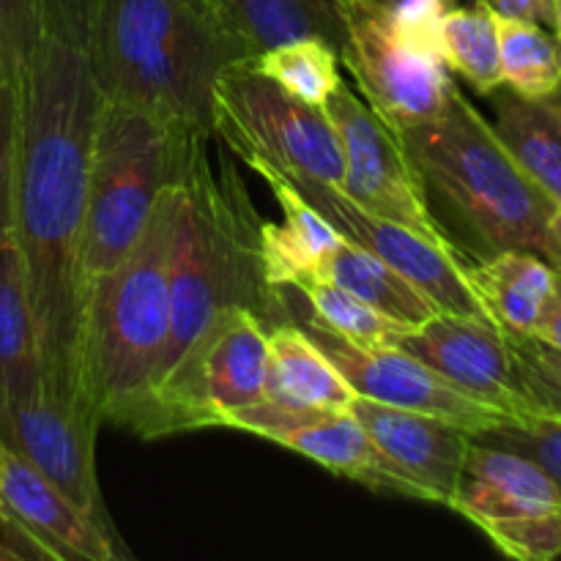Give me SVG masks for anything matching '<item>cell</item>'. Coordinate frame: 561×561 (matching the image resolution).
Returning <instances> with one entry per match:
<instances>
[{
  "label": "cell",
  "mask_w": 561,
  "mask_h": 561,
  "mask_svg": "<svg viewBox=\"0 0 561 561\" xmlns=\"http://www.w3.org/2000/svg\"><path fill=\"white\" fill-rule=\"evenodd\" d=\"M14 102L9 228L25 266L44 392L96 416L82 381V230L102 96L85 47L44 36Z\"/></svg>",
  "instance_id": "obj_1"
},
{
  "label": "cell",
  "mask_w": 561,
  "mask_h": 561,
  "mask_svg": "<svg viewBox=\"0 0 561 561\" xmlns=\"http://www.w3.org/2000/svg\"><path fill=\"white\" fill-rule=\"evenodd\" d=\"M99 96L211 135V85L250 53L192 0H93L85 42Z\"/></svg>",
  "instance_id": "obj_2"
},
{
  "label": "cell",
  "mask_w": 561,
  "mask_h": 561,
  "mask_svg": "<svg viewBox=\"0 0 561 561\" xmlns=\"http://www.w3.org/2000/svg\"><path fill=\"white\" fill-rule=\"evenodd\" d=\"M208 137H192L179 175L181 206L170 257V340L153 383L222 307H247L268 329L294 321L283 301L285 290L268 288L263 279L261 219L250 195L230 164L214 179Z\"/></svg>",
  "instance_id": "obj_3"
},
{
  "label": "cell",
  "mask_w": 561,
  "mask_h": 561,
  "mask_svg": "<svg viewBox=\"0 0 561 561\" xmlns=\"http://www.w3.org/2000/svg\"><path fill=\"white\" fill-rule=\"evenodd\" d=\"M427 195L485 252L526 250L559 272L551 219L557 203L515 164L491 121L453 80L442 113L403 131Z\"/></svg>",
  "instance_id": "obj_4"
},
{
  "label": "cell",
  "mask_w": 561,
  "mask_h": 561,
  "mask_svg": "<svg viewBox=\"0 0 561 561\" xmlns=\"http://www.w3.org/2000/svg\"><path fill=\"white\" fill-rule=\"evenodd\" d=\"M181 181L157 201L135 250L88 288L82 381L93 414L113 425L157 378L170 340V257Z\"/></svg>",
  "instance_id": "obj_5"
},
{
  "label": "cell",
  "mask_w": 561,
  "mask_h": 561,
  "mask_svg": "<svg viewBox=\"0 0 561 561\" xmlns=\"http://www.w3.org/2000/svg\"><path fill=\"white\" fill-rule=\"evenodd\" d=\"M192 137L146 110L99 102L82 230L88 288L135 250L162 192L179 181Z\"/></svg>",
  "instance_id": "obj_6"
},
{
  "label": "cell",
  "mask_w": 561,
  "mask_h": 561,
  "mask_svg": "<svg viewBox=\"0 0 561 561\" xmlns=\"http://www.w3.org/2000/svg\"><path fill=\"white\" fill-rule=\"evenodd\" d=\"M266 367L268 327L247 307L228 305L113 425L140 438L219 427L225 414L266 398Z\"/></svg>",
  "instance_id": "obj_7"
},
{
  "label": "cell",
  "mask_w": 561,
  "mask_h": 561,
  "mask_svg": "<svg viewBox=\"0 0 561 561\" xmlns=\"http://www.w3.org/2000/svg\"><path fill=\"white\" fill-rule=\"evenodd\" d=\"M211 135L241 162L266 159L343 186V151L323 107L285 93L277 82L257 75L250 60L228 66L214 80Z\"/></svg>",
  "instance_id": "obj_8"
},
{
  "label": "cell",
  "mask_w": 561,
  "mask_h": 561,
  "mask_svg": "<svg viewBox=\"0 0 561 561\" xmlns=\"http://www.w3.org/2000/svg\"><path fill=\"white\" fill-rule=\"evenodd\" d=\"M447 507L474 524L504 557H561V491L524 455L471 438Z\"/></svg>",
  "instance_id": "obj_9"
},
{
  "label": "cell",
  "mask_w": 561,
  "mask_h": 561,
  "mask_svg": "<svg viewBox=\"0 0 561 561\" xmlns=\"http://www.w3.org/2000/svg\"><path fill=\"white\" fill-rule=\"evenodd\" d=\"M323 113L343 151V195L365 211L392 219L442 250L458 252L433 211L427 186L403 137L389 129L345 82H340L323 102Z\"/></svg>",
  "instance_id": "obj_10"
},
{
  "label": "cell",
  "mask_w": 561,
  "mask_h": 561,
  "mask_svg": "<svg viewBox=\"0 0 561 561\" xmlns=\"http://www.w3.org/2000/svg\"><path fill=\"white\" fill-rule=\"evenodd\" d=\"M337 55L367 107L398 135L431 121L447 102L453 85L447 64L400 42L387 0H351L345 5Z\"/></svg>",
  "instance_id": "obj_11"
},
{
  "label": "cell",
  "mask_w": 561,
  "mask_h": 561,
  "mask_svg": "<svg viewBox=\"0 0 561 561\" xmlns=\"http://www.w3.org/2000/svg\"><path fill=\"white\" fill-rule=\"evenodd\" d=\"M247 168L255 170L257 175H272V179L285 181L290 190L299 192L345 241L356 247H365L367 252L387 261L389 266L398 268L405 279L416 285L433 305L442 312H455V316L471 318H491L482 310L480 299L471 294L469 283L463 277V261L458 252L442 250L433 241L411 233L403 225L392 219L376 217L356 206L348 195H343L340 186L327 184L321 179L299 173V170L283 168V164L266 162V159H247Z\"/></svg>",
  "instance_id": "obj_12"
},
{
  "label": "cell",
  "mask_w": 561,
  "mask_h": 561,
  "mask_svg": "<svg viewBox=\"0 0 561 561\" xmlns=\"http://www.w3.org/2000/svg\"><path fill=\"white\" fill-rule=\"evenodd\" d=\"M219 427L250 433V436L294 449L337 477H348L376 493H394V496L427 502L422 488L411 477H405L392 460L383 458L381 449L373 444L351 409L288 405L263 398L225 414Z\"/></svg>",
  "instance_id": "obj_13"
},
{
  "label": "cell",
  "mask_w": 561,
  "mask_h": 561,
  "mask_svg": "<svg viewBox=\"0 0 561 561\" xmlns=\"http://www.w3.org/2000/svg\"><path fill=\"white\" fill-rule=\"evenodd\" d=\"M296 323L318 343V348L332 359V365L348 378L356 394L378 400V403L398 405V409L420 411V414L438 416L453 422L471 438L491 427L507 422L510 411L488 405L471 394L460 392L453 381L427 367L416 356L405 354L403 348H365L343 334L332 332L321 321L307 312L305 318L296 316Z\"/></svg>",
  "instance_id": "obj_14"
},
{
  "label": "cell",
  "mask_w": 561,
  "mask_h": 561,
  "mask_svg": "<svg viewBox=\"0 0 561 561\" xmlns=\"http://www.w3.org/2000/svg\"><path fill=\"white\" fill-rule=\"evenodd\" d=\"M102 422L38 389L5 416L0 438L69 496L99 529L121 537L110 518L96 474V436Z\"/></svg>",
  "instance_id": "obj_15"
},
{
  "label": "cell",
  "mask_w": 561,
  "mask_h": 561,
  "mask_svg": "<svg viewBox=\"0 0 561 561\" xmlns=\"http://www.w3.org/2000/svg\"><path fill=\"white\" fill-rule=\"evenodd\" d=\"M0 502L9 526L3 540L27 557L55 561H121L131 551L99 529L69 496L0 438Z\"/></svg>",
  "instance_id": "obj_16"
},
{
  "label": "cell",
  "mask_w": 561,
  "mask_h": 561,
  "mask_svg": "<svg viewBox=\"0 0 561 561\" xmlns=\"http://www.w3.org/2000/svg\"><path fill=\"white\" fill-rule=\"evenodd\" d=\"M398 348L482 403L510 414L526 411L507 337L493 321L436 312L422 327L409 329Z\"/></svg>",
  "instance_id": "obj_17"
},
{
  "label": "cell",
  "mask_w": 561,
  "mask_h": 561,
  "mask_svg": "<svg viewBox=\"0 0 561 561\" xmlns=\"http://www.w3.org/2000/svg\"><path fill=\"white\" fill-rule=\"evenodd\" d=\"M348 409L383 458L411 477L427 502L447 507L469 449V433L438 416L378 403L362 394L351 400Z\"/></svg>",
  "instance_id": "obj_18"
},
{
  "label": "cell",
  "mask_w": 561,
  "mask_h": 561,
  "mask_svg": "<svg viewBox=\"0 0 561 561\" xmlns=\"http://www.w3.org/2000/svg\"><path fill=\"white\" fill-rule=\"evenodd\" d=\"M283 208V222L261 219V268L274 290H294L307 279L321 277L323 263L343 236L285 181L263 175Z\"/></svg>",
  "instance_id": "obj_19"
},
{
  "label": "cell",
  "mask_w": 561,
  "mask_h": 561,
  "mask_svg": "<svg viewBox=\"0 0 561 561\" xmlns=\"http://www.w3.org/2000/svg\"><path fill=\"white\" fill-rule=\"evenodd\" d=\"M557 268L526 250H502L477 263H463V277L485 316L502 332L531 334L557 290Z\"/></svg>",
  "instance_id": "obj_20"
},
{
  "label": "cell",
  "mask_w": 561,
  "mask_h": 561,
  "mask_svg": "<svg viewBox=\"0 0 561 561\" xmlns=\"http://www.w3.org/2000/svg\"><path fill=\"white\" fill-rule=\"evenodd\" d=\"M42 387L25 266L14 233L11 228H3L0 230V427L16 403L33 398Z\"/></svg>",
  "instance_id": "obj_21"
},
{
  "label": "cell",
  "mask_w": 561,
  "mask_h": 561,
  "mask_svg": "<svg viewBox=\"0 0 561 561\" xmlns=\"http://www.w3.org/2000/svg\"><path fill=\"white\" fill-rule=\"evenodd\" d=\"M203 9L250 53L294 38H327L340 47L343 14L332 0H201Z\"/></svg>",
  "instance_id": "obj_22"
},
{
  "label": "cell",
  "mask_w": 561,
  "mask_h": 561,
  "mask_svg": "<svg viewBox=\"0 0 561 561\" xmlns=\"http://www.w3.org/2000/svg\"><path fill=\"white\" fill-rule=\"evenodd\" d=\"M493 131L537 190L561 206V96H520L496 88Z\"/></svg>",
  "instance_id": "obj_23"
},
{
  "label": "cell",
  "mask_w": 561,
  "mask_h": 561,
  "mask_svg": "<svg viewBox=\"0 0 561 561\" xmlns=\"http://www.w3.org/2000/svg\"><path fill=\"white\" fill-rule=\"evenodd\" d=\"M356 398L348 378L332 365L296 321L268 329L266 400L316 409H348Z\"/></svg>",
  "instance_id": "obj_24"
},
{
  "label": "cell",
  "mask_w": 561,
  "mask_h": 561,
  "mask_svg": "<svg viewBox=\"0 0 561 561\" xmlns=\"http://www.w3.org/2000/svg\"><path fill=\"white\" fill-rule=\"evenodd\" d=\"M321 277L405 327H422L427 318L442 312L398 268L345 239L327 257Z\"/></svg>",
  "instance_id": "obj_25"
},
{
  "label": "cell",
  "mask_w": 561,
  "mask_h": 561,
  "mask_svg": "<svg viewBox=\"0 0 561 561\" xmlns=\"http://www.w3.org/2000/svg\"><path fill=\"white\" fill-rule=\"evenodd\" d=\"M502 85L520 96L561 93V42L537 22L496 14Z\"/></svg>",
  "instance_id": "obj_26"
},
{
  "label": "cell",
  "mask_w": 561,
  "mask_h": 561,
  "mask_svg": "<svg viewBox=\"0 0 561 561\" xmlns=\"http://www.w3.org/2000/svg\"><path fill=\"white\" fill-rule=\"evenodd\" d=\"M442 58L477 93L491 96L502 88L496 14L485 3L453 5L444 14Z\"/></svg>",
  "instance_id": "obj_27"
},
{
  "label": "cell",
  "mask_w": 561,
  "mask_h": 561,
  "mask_svg": "<svg viewBox=\"0 0 561 561\" xmlns=\"http://www.w3.org/2000/svg\"><path fill=\"white\" fill-rule=\"evenodd\" d=\"M257 75L277 82L285 93L323 107L334 88L343 82L340 77V55L334 44L327 38H294V42L277 44L272 49H263L261 55L250 60Z\"/></svg>",
  "instance_id": "obj_28"
},
{
  "label": "cell",
  "mask_w": 561,
  "mask_h": 561,
  "mask_svg": "<svg viewBox=\"0 0 561 561\" xmlns=\"http://www.w3.org/2000/svg\"><path fill=\"white\" fill-rule=\"evenodd\" d=\"M294 294L305 296L310 316L316 321H321L332 332L343 334L351 343L365 345V348H398L405 332L414 329L383 316L376 307L365 305L362 299L351 296L348 290L323 277L307 279L299 288H294Z\"/></svg>",
  "instance_id": "obj_29"
},
{
  "label": "cell",
  "mask_w": 561,
  "mask_h": 561,
  "mask_svg": "<svg viewBox=\"0 0 561 561\" xmlns=\"http://www.w3.org/2000/svg\"><path fill=\"white\" fill-rule=\"evenodd\" d=\"M474 442L535 460L561 491V416L546 411H518L502 425L474 436Z\"/></svg>",
  "instance_id": "obj_30"
},
{
  "label": "cell",
  "mask_w": 561,
  "mask_h": 561,
  "mask_svg": "<svg viewBox=\"0 0 561 561\" xmlns=\"http://www.w3.org/2000/svg\"><path fill=\"white\" fill-rule=\"evenodd\" d=\"M504 337L513 354L526 411L561 416V348L542 343L535 334L504 332Z\"/></svg>",
  "instance_id": "obj_31"
},
{
  "label": "cell",
  "mask_w": 561,
  "mask_h": 561,
  "mask_svg": "<svg viewBox=\"0 0 561 561\" xmlns=\"http://www.w3.org/2000/svg\"><path fill=\"white\" fill-rule=\"evenodd\" d=\"M42 38V20L33 0H0V69L14 99Z\"/></svg>",
  "instance_id": "obj_32"
},
{
  "label": "cell",
  "mask_w": 561,
  "mask_h": 561,
  "mask_svg": "<svg viewBox=\"0 0 561 561\" xmlns=\"http://www.w3.org/2000/svg\"><path fill=\"white\" fill-rule=\"evenodd\" d=\"M453 5V0H387L389 22L400 42L436 60H444L442 25Z\"/></svg>",
  "instance_id": "obj_33"
},
{
  "label": "cell",
  "mask_w": 561,
  "mask_h": 561,
  "mask_svg": "<svg viewBox=\"0 0 561 561\" xmlns=\"http://www.w3.org/2000/svg\"><path fill=\"white\" fill-rule=\"evenodd\" d=\"M44 36L85 47L93 0H33Z\"/></svg>",
  "instance_id": "obj_34"
},
{
  "label": "cell",
  "mask_w": 561,
  "mask_h": 561,
  "mask_svg": "<svg viewBox=\"0 0 561 561\" xmlns=\"http://www.w3.org/2000/svg\"><path fill=\"white\" fill-rule=\"evenodd\" d=\"M480 3H485L499 16L537 22V25L553 31V5H557V0H480Z\"/></svg>",
  "instance_id": "obj_35"
},
{
  "label": "cell",
  "mask_w": 561,
  "mask_h": 561,
  "mask_svg": "<svg viewBox=\"0 0 561 561\" xmlns=\"http://www.w3.org/2000/svg\"><path fill=\"white\" fill-rule=\"evenodd\" d=\"M531 334L540 337L542 343L553 345V348H561V274L557 279V290H553V296L548 299L546 310H542L540 321L531 329Z\"/></svg>",
  "instance_id": "obj_36"
},
{
  "label": "cell",
  "mask_w": 561,
  "mask_h": 561,
  "mask_svg": "<svg viewBox=\"0 0 561 561\" xmlns=\"http://www.w3.org/2000/svg\"><path fill=\"white\" fill-rule=\"evenodd\" d=\"M551 233H553V244H557V252H559V272H561V206L557 208V214H553L551 219Z\"/></svg>",
  "instance_id": "obj_37"
},
{
  "label": "cell",
  "mask_w": 561,
  "mask_h": 561,
  "mask_svg": "<svg viewBox=\"0 0 561 561\" xmlns=\"http://www.w3.org/2000/svg\"><path fill=\"white\" fill-rule=\"evenodd\" d=\"M20 559H22V553L14 551V548H11L9 542L0 537V561H20Z\"/></svg>",
  "instance_id": "obj_38"
},
{
  "label": "cell",
  "mask_w": 561,
  "mask_h": 561,
  "mask_svg": "<svg viewBox=\"0 0 561 561\" xmlns=\"http://www.w3.org/2000/svg\"><path fill=\"white\" fill-rule=\"evenodd\" d=\"M553 33H557L561 42V0H557V5H553Z\"/></svg>",
  "instance_id": "obj_39"
},
{
  "label": "cell",
  "mask_w": 561,
  "mask_h": 561,
  "mask_svg": "<svg viewBox=\"0 0 561 561\" xmlns=\"http://www.w3.org/2000/svg\"><path fill=\"white\" fill-rule=\"evenodd\" d=\"M5 526H9V515H5L3 502H0V531H5Z\"/></svg>",
  "instance_id": "obj_40"
},
{
  "label": "cell",
  "mask_w": 561,
  "mask_h": 561,
  "mask_svg": "<svg viewBox=\"0 0 561 561\" xmlns=\"http://www.w3.org/2000/svg\"><path fill=\"white\" fill-rule=\"evenodd\" d=\"M332 3H334V5H337V9H340V14H343V9H345V5H348V3H351V0H332Z\"/></svg>",
  "instance_id": "obj_41"
},
{
  "label": "cell",
  "mask_w": 561,
  "mask_h": 561,
  "mask_svg": "<svg viewBox=\"0 0 561 561\" xmlns=\"http://www.w3.org/2000/svg\"><path fill=\"white\" fill-rule=\"evenodd\" d=\"M192 3H201V0H192Z\"/></svg>",
  "instance_id": "obj_42"
},
{
  "label": "cell",
  "mask_w": 561,
  "mask_h": 561,
  "mask_svg": "<svg viewBox=\"0 0 561 561\" xmlns=\"http://www.w3.org/2000/svg\"><path fill=\"white\" fill-rule=\"evenodd\" d=\"M453 3H455V0H453Z\"/></svg>",
  "instance_id": "obj_43"
}]
</instances>
